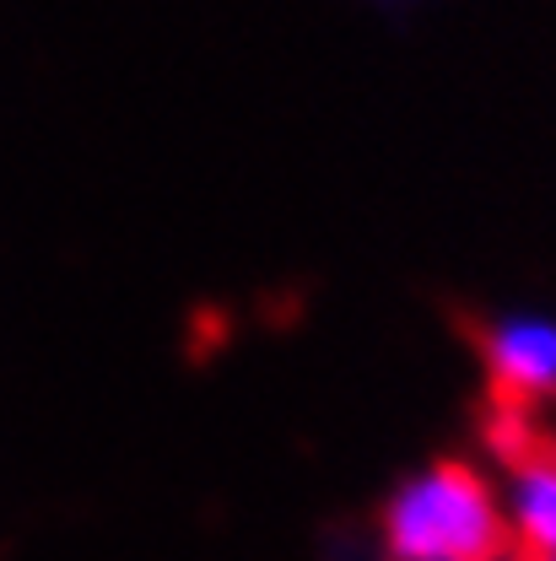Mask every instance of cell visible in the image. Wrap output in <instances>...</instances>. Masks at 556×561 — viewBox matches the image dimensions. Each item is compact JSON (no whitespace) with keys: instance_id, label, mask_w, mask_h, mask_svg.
Here are the masks:
<instances>
[{"instance_id":"6da1fadb","label":"cell","mask_w":556,"mask_h":561,"mask_svg":"<svg viewBox=\"0 0 556 561\" xmlns=\"http://www.w3.org/2000/svg\"><path fill=\"white\" fill-rule=\"evenodd\" d=\"M384 546L395 561H497L508 551V524L476 470L432 465L389 502Z\"/></svg>"},{"instance_id":"7a4b0ae2","label":"cell","mask_w":556,"mask_h":561,"mask_svg":"<svg viewBox=\"0 0 556 561\" xmlns=\"http://www.w3.org/2000/svg\"><path fill=\"white\" fill-rule=\"evenodd\" d=\"M487 367H491V394L508 416H524V405L546 400L556 389V330L519 319L502 324L487 341Z\"/></svg>"},{"instance_id":"3957f363","label":"cell","mask_w":556,"mask_h":561,"mask_svg":"<svg viewBox=\"0 0 556 561\" xmlns=\"http://www.w3.org/2000/svg\"><path fill=\"white\" fill-rule=\"evenodd\" d=\"M513 465V524L530 557H556V443L535 437L524 421L502 432Z\"/></svg>"},{"instance_id":"277c9868","label":"cell","mask_w":556,"mask_h":561,"mask_svg":"<svg viewBox=\"0 0 556 561\" xmlns=\"http://www.w3.org/2000/svg\"><path fill=\"white\" fill-rule=\"evenodd\" d=\"M519 561H556V557H530V551H524V557H519Z\"/></svg>"}]
</instances>
